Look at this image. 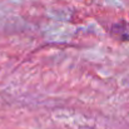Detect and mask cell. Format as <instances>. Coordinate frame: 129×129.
Instances as JSON below:
<instances>
[{"label": "cell", "instance_id": "6da1fadb", "mask_svg": "<svg viewBox=\"0 0 129 129\" xmlns=\"http://www.w3.org/2000/svg\"><path fill=\"white\" fill-rule=\"evenodd\" d=\"M110 33L118 40L129 42V21H119L112 25Z\"/></svg>", "mask_w": 129, "mask_h": 129}]
</instances>
